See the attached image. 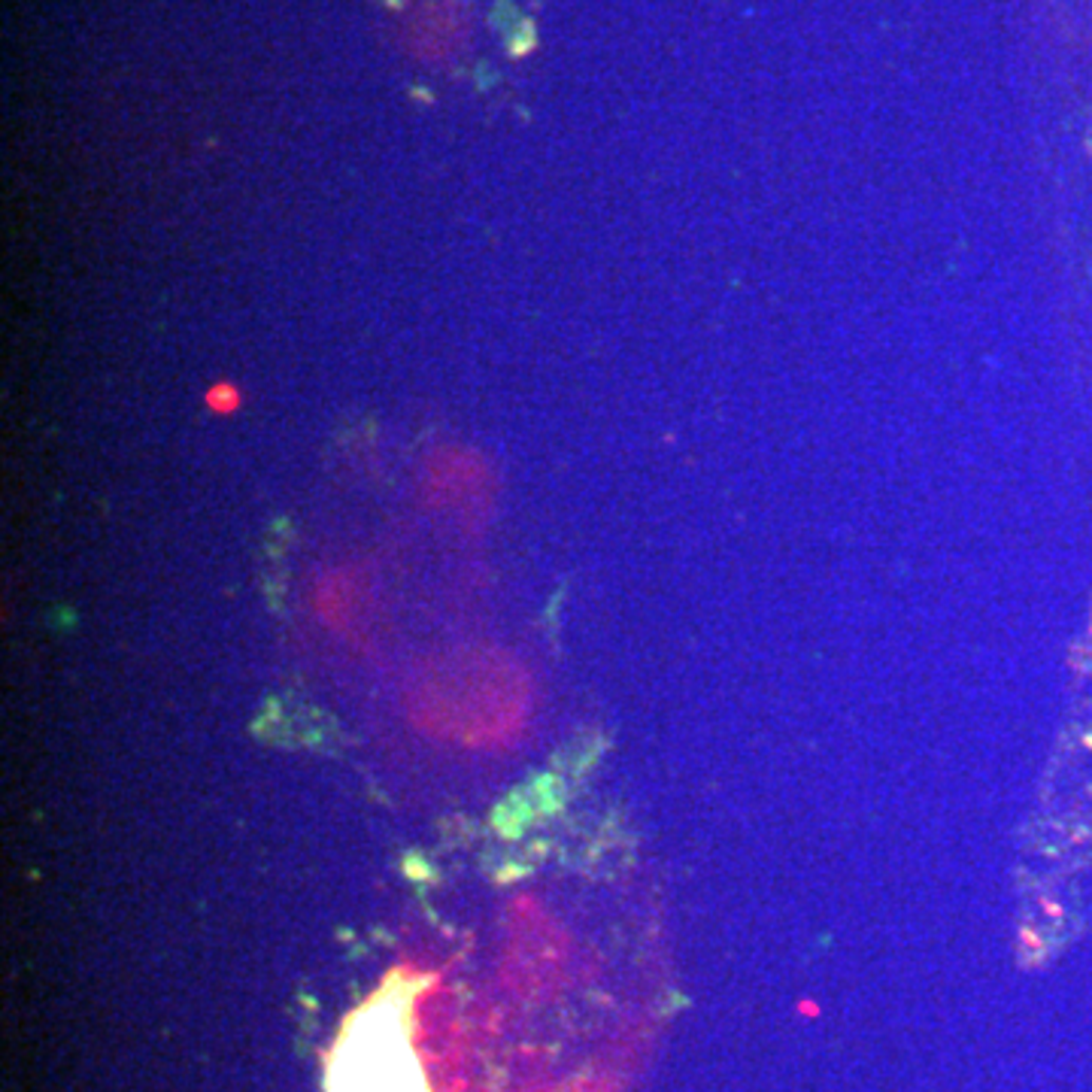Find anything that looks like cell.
Returning a JSON list of instances; mask_svg holds the SVG:
<instances>
[{"label": "cell", "instance_id": "6da1fadb", "mask_svg": "<svg viewBox=\"0 0 1092 1092\" xmlns=\"http://www.w3.org/2000/svg\"><path fill=\"white\" fill-rule=\"evenodd\" d=\"M407 1008L404 993H385L358 1011L334 1047L328 1092H428Z\"/></svg>", "mask_w": 1092, "mask_h": 1092}, {"label": "cell", "instance_id": "7a4b0ae2", "mask_svg": "<svg viewBox=\"0 0 1092 1092\" xmlns=\"http://www.w3.org/2000/svg\"><path fill=\"white\" fill-rule=\"evenodd\" d=\"M207 404H210V410H215V413H234L240 404L238 389L228 385V382H219V385H213V389L207 392Z\"/></svg>", "mask_w": 1092, "mask_h": 1092}]
</instances>
